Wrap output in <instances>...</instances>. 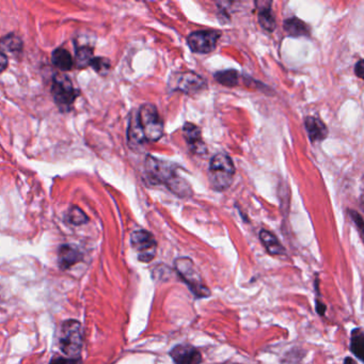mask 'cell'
<instances>
[{"label":"cell","instance_id":"cell-25","mask_svg":"<svg viewBox=\"0 0 364 364\" xmlns=\"http://www.w3.org/2000/svg\"><path fill=\"white\" fill-rule=\"evenodd\" d=\"M77 359L73 358L57 357L52 360L50 364H77Z\"/></svg>","mask_w":364,"mask_h":364},{"label":"cell","instance_id":"cell-6","mask_svg":"<svg viewBox=\"0 0 364 364\" xmlns=\"http://www.w3.org/2000/svg\"><path fill=\"white\" fill-rule=\"evenodd\" d=\"M168 86L173 90L195 95L206 89L208 84L203 77L193 72H176L170 77Z\"/></svg>","mask_w":364,"mask_h":364},{"label":"cell","instance_id":"cell-21","mask_svg":"<svg viewBox=\"0 0 364 364\" xmlns=\"http://www.w3.org/2000/svg\"><path fill=\"white\" fill-rule=\"evenodd\" d=\"M92 48H88V46L80 48V50H77V53H76V67L80 68V69H85V68L89 67L91 63H92Z\"/></svg>","mask_w":364,"mask_h":364},{"label":"cell","instance_id":"cell-23","mask_svg":"<svg viewBox=\"0 0 364 364\" xmlns=\"http://www.w3.org/2000/svg\"><path fill=\"white\" fill-rule=\"evenodd\" d=\"M69 220L72 225H84V223L88 221V217L86 216V214H85L80 208L74 206V208H72L71 210H70Z\"/></svg>","mask_w":364,"mask_h":364},{"label":"cell","instance_id":"cell-29","mask_svg":"<svg viewBox=\"0 0 364 364\" xmlns=\"http://www.w3.org/2000/svg\"><path fill=\"white\" fill-rule=\"evenodd\" d=\"M223 364H238V363H232V362H227V363H223Z\"/></svg>","mask_w":364,"mask_h":364},{"label":"cell","instance_id":"cell-1","mask_svg":"<svg viewBox=\"0 0 364 364\" xmlns=\"http://www.w3.org/2000/svg\"><path fill=\"white\" fill-rule=\"evenodd\" d=\"M146 173L151 183L165 184L170 191L181 198L189 197L193 193L191 185L176 173L174 166L156 157H146Z\"/></svg>","mask_w":364,"mask_h":364},{"label":"cell","instance_id":"cell-13","mask_svg":"<svg viewBox=\"0 0 364 364\" xmlns=\"http://www.w3.org/2000/svg\"><path fill=\"white\" fill-rule=\"evenodd\" d=\"M58 259L61 269L65 270L82 261V255L76 247L63 245L59 249Z\"/></svg>","mask_w":364,"mask_h":364},{"label":"cell","instance_id":"cell-2","mask_svg":"<svg viewBox=\"0 0 364 364\" xmlns=\"http://www.w3.org/2000/svg\"><path fill=\"white\" fill-rule=\"evenodd\" d=\"M235 176V167L229 155L216 154L210 159L208 168L210 184L215 191H223L231 186Z\"/></svg>","mask_w":364,"mask_h":364},{"label":"cell","instance_id":"cell-22","mask_svg":"<svg viewBox=\"0 0 364 364\" xmlns=\"http://www.w3.org/2000/svg\"><path fill=\"white\" fill-rule=\"evenodd\" d=\"M0 46H3L5 50L11 53H20L23 48L22 40L16 36H8L0 42Z\"/></svg>","mask_w":364,"mask_h":364},{"label":"cell","instance_id":"cell-9","mask_svg":"<svg viewBox=\"0 0 364 364\" xmlns=\"http://www.w3.org/2000/svg\"><path fill=\"white\" fill-rule=\"evenodd\" d=\"M221 33L218 31H195L187 38V43L193 52L208 54L216 48Z\"/></svg>","mask_w":364,"mask_h":364},{"label":"cell","instance_id":"cell-3","mask_svg":"<svg viewBox=\"0 0 364 364\" xmlns=\"http://www.w3.org/2000/svg\"><path fill=\"white\" fill-rule=\"evenodd\" d=\"M82 328L80 323L75 319L65 321L61 325L60 336H59V344L61 350L69 358L76 359L80 355L82 348Z\"/></svg>","mask_w":364,"mask_h":364},{"label":"cell","instance_id":"cell-8","mask_svg":"<svg viewBox=\"0 0 364 364\" xmlns=\"http://www.w3.org/2000/svg\"><path fill=\"white\" fill-rule=\"evenodd\" d=\"M131 242L136 252L138 253L139 261L149 263L156 257L157 242L150 232L139 230L131 236Z\"/></svg>","mask_w":364,"mask_h":364},{"label":"cell","instance_id":"cell-15","mask_svg":"<svg viewBox=\"0 0 364 364\" xmlns=\"http://www.w3.org/2000/svg\"><path fill=\"white\" fill-rule=\"evenodd\" d=\"M283 28L289 37H308L310 35V28L308 25L297 18L284 21Z\"/></svg>","mask_w":364,"mask_h":364},{"label":"cell","instance_id":"cell-17","mask_svg":"<svg viewBox=\"0 0 364 364\" xmlns=\"http://www.w3.org/2000/svg\"><path fill=\"white\" fill-rule=\"evenodd\" d=\"M53 63L61 71H70L73 68V59L71 55L65 48H57L53 53Z\"/></svg>","mask_w":364,"mask_h":364},{"label":"cell","instance_id":"cell-12","mask_svg":"<svg viewBox=\"0 0 364 364\" xmlns=\"http://www.w3.org/2000/svg\"><path fill=\"white\" fill-rule=\"evenodd\" d=\"M272 4L270 1H266V0L255 3L259 25L269 33H272L277 27L276 20H274L272 14Z\"/></svg>","mask_w":364,"mask_h":364},{"label":"cell","instance_id":"cell-16","mask_svg":"<svg viewBox=\"0 0 364 364\" xmlns=\"http://www.w3.org/2000/svg\"><path fill=\"white\" fill-rule=\"evenodd\" d=\"M259 238H261L262 242L265 246L266 250L270 255H283L285 252L284 247L281 245L278 238L274 234L270 233V232L263 230V231L259 232Z\"/></svg>","mask_w":364,"mask_h":364},{"label":"cell","instance_id":"cell-27","mask_svg":"<svg viewBox=\"0 0 364 364\" xmlns=\"http://www.w3.org/2000/svg\"><path fill=\"white\" fill-rule=\"evenodd\" d=\"M355 73L357 74L358 77L363 78V61H358L355 67Z\"/></svg>","mask_w":364,"mask_h":364},{"label":"cell","instance_id":"cell-10","mask_svg":"<svg viewBox=\"0 0 364 364\" xmlns=\"http://www.w3.org/2000/svg\"><path fill=\"white\" fill-rule=\"evenodd\" d=\"M174 364H200L202 355L197 348L191 345H178L170 351Z\"/></svg>","mask_w":364,"mask_h":364},{"label":"cell","instance_id":"cell-26","mask_svg":"<svg viewBox=\"0 0 364 364\" xmlns=\"http://www.w3.org/2000/svg\"><path fill=\"white\" fill-rule=\"evenodd\" d=\"M8 67V58L5 53L0 52V73L5 71Z\"/></svg>","mask_w":364,"mask_h":364},{"label":"cell","instance_id":"cell-4","mask_svg":"<svg viewBox=\"0 0 364 364\" xmlns=\"http://www.w3.org/2000/svg\"><path fill=\"white\" fill-rule=\"evenodd\" d=\"M137 114L146 141H159L164 135V123L157 108L153 104H144Z\"/></svg>","mask_w":364,"mask_h":364},{"label":"cell","instance_id":"cell-24","mask_svg":"<svg viewBox=\"0 0 364 364\" xmlns=\"http://www.w3.org/2000/svg\"><path fill=\"white\" fill-rule=\"evenodd\" d=\"M90 65H92L93 69L101 74H105L110 69L109 61L104 58H93Z\"/></svg>","mask_w":364,"mask_h":364},{"label":"cell","instance_id":"cell-19","mask_svg":"<svg viewBox=\"0 0 364 364\" xmlns=\"http://www.w3.org/2000/svg\"><path fill=\"white\" fill-rule=\"evenodd\" d=\"M350 349L353 355L362 360L364 353V336L361 329H355L351 333Z\"/></svg>","mask_w":364,"mask_h":364},{"label":"cell","instance_id":"cell-5","mask_svg":"<svg viewBox=\"0 0 364 364\" xmlns=\"http://www.w3.org/2000/svg\"><path fill=\"white\" fill-rule=\"evenodd\" d=\"M176 269L197 297L202 298L210 296V289L204 284L202 277L196 269L195 265H193L191 259L180 257V259H176Z\"/></svg>","mask_w":364,"mask_h":364},{"label":"cell","instance_id":"cell-7","mask_svg":"<svg viewBox=\"0 0 364 364\" xmlns=\"http://www.w3.org/2000/svg\"><path fill=\"white\" fill-rule=\"evenodd\" d=\"M53 95L55 102L63 112H69L74 104L78 92L74 89L71 80L67 76H56L53 82Z\"/></svg>","mask_w":364,"mask_h":364},{"label":"cell","instance_id":"cell-20","mask_svg":"<svg viewBox=\"0 0 364 364\" xmlns=\"http://www.w3.org/2000/svg\"><path fill=\"white\" fill-rule=\"evenodd\" d=\"M215 80L225 87H235L238 84V73L234 70L221 71L215 74Z\"/></svg>","mask_w":364,"mask_h":364},{"label":"cell","instance_id":"cell-28","mask_svg":"<svg viewBox=\"0 0 364 364\" xmlns=\"http://www.w3.org/2000/svg\"><path fill=\"white\" fill-rule=\"evenodd\" d=\"M344 364H357V363H355V362L353 361V360L351 359V358H346V359H345Z\"/></svg>","mask_w":364,"mask_h":364},{"label":"cell","instance_id":"cell-11","mask_svg":"<svg viewBox=\"0 0 364 364\" xmlns=\"http://www.w3.org/2000/svg\"><path fill=\"white\" fill-rule=\"evenodd\" d=\"M183 133L187 144L193 153L204 154L206 152V146L202 139L201 129L193 123H185L183 127Z\"/></svg>","mask_w":364,"mask_h":364},{"label":"cell","instance_id":"cell-14","mask_svg":"<svg viewBox=\"0 0 364 364\" xmlns=\"http://www.w3.org/2000/svg\"><path fill=\"white\" fill-rule=\"evenodd\" d=\"M304 125H306L309 137L313 142L321 141L327 137V127L319 119L314 118V117H308L304 121Z\"/></svg>","mask_w":364,"mask_h":364},{"label":"cell","instance_id":"cell-18","mask_svg":"<svg viewBox=\"0 0 364 364\" xmlns=\"http://www.w3.org/2000/svg\"><path fill=\"white\" fill-rule=\"evenodd\" d=\"M129 142L131 146H142L146 142V138L138 121V114L132 118L129 129Z\"/></svg>","mask_w":364,"mask_h":364}]
</instances>
